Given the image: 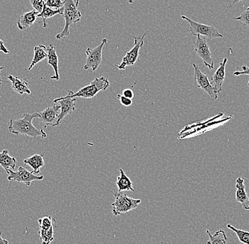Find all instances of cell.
<instances>
[{
  "label": "cell",
  "mask_w": 249,
  "mask_h": 244,
  "mask_svg": "<svg viewBox=\"0 0 249 244\" xmlns=\"http://www.w3.org/2000/svg\"><path fill=\"white\" fill-rule=\"evenodd\" d=\"M35 118H40L38 113H25L22 117L17 119H11L8 130L10 133L16 135H25L34 138L38 136L46 138L47 134L43 130H38L33 124V120Z\"/></svg>",
  "instance_id": "cell-1"
},
{
  "label": "cell",
  "mask_w": 249,
  "mask_h": 244,
  "mask_svg": "<svg viewBox=\"0 0 249 244\" xmlns=\"http://www.w3.org/2000/svg\"><path fill=\"white\" fill-rule=\"evenodd\" d=\"M79 4V0H76V2L73 0H65V4L62 8V16L65 22V27L61 33L56 35V38L57 40L69 36L70 27L79 22L82 18V14L78 9Z\"/></svg>",
  "instance_id": "cell-2"
},
{
  "label": "cell",
  "mask_w": 249,
  "mask_h": 244,
  "mask_svg": "<svg viewBox=\"0 0 249 244\" xmlns=\"http://www.w3.org/2000/svg\"><path fill=\"white\" fill-rule=\"evenodd\" d=\"M110 85L108 79L106 77L95 78L94 80L89 85L83 87L76 93L73 91L68 92V95L72 98H91L94 97L99 91H106Z\"/></svg>",
  "instance_id": "cell-3"
},
{
  "label": "cell",
  "mask_w": 249,
  "mask_h": 244,
  "mask_svg": "<svg viewBox=\"0 0 249 244\" xmlns=\"http://www.w3.org/2000/svg\"><path fill=\"white\" fill-rule=\"evenodd\" d=\"M115 200L111 206L113 207L112 212L115 216L127 213L130 211L136 209L141 203L140 199L132 198L127 196V194L121 192L114 194Z\"/></svg>",
  "instance_id": "cell-4"
},
{
  "label": "cell",
  "mask_w": 249,
  "mask_h": 244,
  "mask_svg": "<svg viewBox=\"0 0 249 244\" xmlns=\"http://www.w3.org/2000/svg\"><path fill=\"white\" fill-rule=\"evenodd\" d=\"M181 18L188 23V24H189V32L195 36L200 35L201 36L202 35L205 38L210 39L222 38L223 37V35L213 26L196 22V21L190 19L189 18L185 16H182Z\"/></svg>",
  "instance_id": "cell-5"
},
{
  "label": "cell",
  "mask_w": 249,
  "mask_h": 244,
  "mask_svg": "<svg viewBox=\"0 0 249 244\" xmlns=\"http://www.w3.org/2000/svg\"><path fill=\"white\" fill-rule=\"evenodd\" d=\"M107 39L104 38L99 46L94 48H87L86 50L87 61L84 66V69L87 71L89 69H91L93 71H95L99 68L102 62L103 48L107 44Z\"/></svg>",
  "instance_id": "cell-6"
},
{
  "label": "cell",
  "mask_w": 249,
  "mask_h": 244,
  "mask_svg": "<svg viewBox=\"0 0 249 244\" xmlns=\"http://www.w3.org/2000/svg\"><path fill=\"white\" fill-rule=\"evenodd\" d=\"M147 34L144 33L141 37H134L135 40V46L130 49L129 52L126 53L125 56L123 58L122 61L120 65H116L118 69H125L127 66H133L138 60L139 57L140 49L144 45V38Z\"/></svg>",
  "instance_id": "cell-7"
},
{
  "label": "cell",
  "mask_w": 249,
  "mask_h": 244,
  "mask_svg": "<svg viewBox=\"0 0 249 244\" xmlns=\"http://www.w3.org/2000/svg\"><path fill=\"white\" fill-rule=\"evenodd\" d=\"M7 174L9 175L7 177V179L9 181H16L18 183H23L27 186H31L32 181H40L44 178V176L36 175L35 174L33 173V172H29L26 168L21 167V166L18 167L17 172L9 169Z\"/></svg>",
  "instance_id": "cell-8"
},
{
  "label": "cell",
  "mask_w": 249,
  "mask_h": 244,
  "mask_svg": "<svg viewBox=\"0 0 249 244\" xmlns=\"http://www.w3.org/2000/svg\"><path fill=\"white\" fill-rule=\"evenodd\" d=\"M195 51L197 56L202 59L204 65L208 69H214V61L212 57V53L210 50L209 46L207 43L206 38L198 35L194 43Z\"/></svg>",
  "instance_id": "cell-9"
},
{
  "label": "cell",
  "mask_w": 249,
  "mask_h": 244,
  "mask_svg": "<svg viewBox=\"0 0 249 244\" xmlns=\"http://www.w3.org/2000/svg\"><path fill=\"white\" fill-rule=\"evenodd\" d=\"M194 68V80L197 88L206 92L213 100H216L218 98V93L210 82L208 75L203 74L196 64H193Z\"/></svg>",
  "instance_id": "cell-10"
},
{
  "label": "cell",
  "mask_w": 249,
  "mask_h": 244,
  "mask_svg": "<svg viewBox=\"0 0 249 244\" xmlns=\"http://www.w3.org/2000/svg\"><path fill=\"white\" fill-rule=\"evenodd\" d=\"M76 98H72L67 95L65 97L54 99L53 102H57L60 106V114L59 115L56 126H58L67 115L71 114L76 110Z\"/></svg>",
  "instance_id": "cell-11"
},
{
  "label": "cell",
  "mask_w": 249,
  "mask_h": 244,
  "mask_svg": "<svg viewBox=\"0 0 249 244\" xmlns=\"http://www.w3.org/2000/svg\"><path fill=\"white\" fill-rule=\"evenodd\" d=\"M60 106L57 102H54V105L48 107L43 111L38 113L40 114V119L44 123V128L48 126L54 127L58 120L59 115L60 114Z\"/></svg>",
  "instance_id": "cell-12"
},
{
  "label": "cell",
  "mask_w": 249,
  "mask_h": 244,
  "mask_svg": "<svg viewBox=\"0 0 249 244\" xmlns=\"http://www.w3.org/2000/svg\"><path fill=\"white\" fill-rule=\"evenodd\" d=\"M227 58L224 59L223 61L219 64V67L211 78V83L213 88L215 89L218 94L222 91V85L225 81L226 75V65H227Z\"/></svg>",
  "instance_id": "cell-13"
},
{
  "label": "cell",
  "mask_w": 249,
  "mask_h": 244,
  "mask_svg": "<svg viewBox=\"0 0 249 244\" xmlns=\"http://www.w3.org/2000/svg\"><path fill=\"white\" fill-rule=\"evenodd\" d=\"M236 200L245 210H249V194L246 191L244 179L239 177L236 180Z\"/></svg>",
  "instance_id": "cell-14"
},
{
  "label": "cell",
  "mask_w": 249,
  "mask_h": 244,
  "mask_svg": "<svg viewBox=\"0 0 249 244\" xmlns=\"http://www.w3.org/2000/svg\"><path fill=\"white\" fill-rule=\"evenodd\" d=\"M38 12L35 9L26 12L23 15L20 16L17 21V26L18 29L21 31L27 30L31 28L33 25L36 22L37 18H38Z\"/></svg>",
  "instance_id": "cell-15"
},
{
  "label": "cell",
  "mask_w": 249,
  "mask_h": 244,
  "mask_svg": "<svg viewBox=\"0 0 249 244\" xmlns=\"http://www.w3.org/2000/svg\"><path fill=\"white\" fill-rule=\"evenodd\" d=\"M7 78L12 83V87L14 91L17 92V93L21 96L25 93L28 95L31 94V91L29 88L27 79H20V78L12 75L8 76Z\"/></svg>",
  "instance_id": "cell-16"
},
{
  "label": "cell",
  "mask_w": 249,
  "mask_h": 244,
  "mask_svg": "<svg viewBox=\"0 0 249 244\" xmlns=\"http://www.w3.org/2000/svg\"><path fill=\"white\" fill-rule=\"evenodd\" d=\"M47 52H48V64L52 66L54 71V75L51 77V79L53 80L58 81L60 79L58 56L56 52L55 48L51 44L48 48H47Z\"/></svg>",
  "instance_id": "cell-17"
},
{
  "label": "cell",
  "mask_w": 249,
  "mask_h": 244,
  "mask_svg": "<svg viewBox=\"0 0 249 244\" xmlns=\"http://www.w3.org/2000/svg\"><path fill=\"white\" fill-rule=\"evenodd\" d=\"M44 155L43 154H36L32 155L30 158H26L23 161V163L26 165L30 166L33 169V173H40V168L45 165L44 160H43Z\"/></svg>",
  "instance_id": "cell-18"
},
{
  "label": "cell",
  "mask_w": 249,
  "mask_h": 244,
  "mask_svg": "<svg viewBox=\"0 0 249 244\" xmlns=\"http://www.w3.org/2000/svg\"><path fill=\"white\" fill-rule=\"evenodd\" d=\"M116 184L118 187V192H122L124 191H134L132 181L126 175L123 169H120V176L117 178Z\"/></svg>",
  "instance_id": "cell-19"
},
{
  "label": "cell",
  "mask_w": 249,
  "mask_h": 244,
  "mask_svg": "<svg viewBox=\"0 0 249 244\" xmlns=\"http://www.w3.org/2000/svg\"><path fill=\"white\" fill-rule=\"evenodd\" d=\"M17 163V159L9 155L8 150H4L2 152H0V166L6 171L7 173L9 168L15 170Z\"/></svg>",
  "instance_id": "cell-20"
},
{
  "label": "cell",
  "mask_w": 249,
  "mask_h": 244,
  "mask_svg": "<svg viewBox=\"0 0 249 244\" xmlns=\"http://www.w3.org/2000/svg\"><path fill=\"white\" fill-rule=\"evenodd\" d=\"M48 58V52H47V48L44 45H39V46L34 47V56L31 62L30 66L28 68L29 71H31L34 66L45 59Z\"/></svg>",
  "instance_id": "cell-21"
},
{
  "label": "cell",
  "mask_w": 249,
  "mask_h": 244,
  "mask_svg": "<svg viewBox=\"0 0 249 244\" xmlns=\"http://www.w3.org/2000/svg\"><path fill=\"white\" fill-rule=\"evenodd\" d=\"M206 233L210 238V240L207 242V244H227L228 238L224 230H218L213 235L208 229L206 230Z\"/></svg>",
  "instance_id": "cell-22"
},
{
  "label": "cell",
  "mask_w": 249,
  "mask_h": 244,
  "mask_svg": "<svg viewBox=\"0 0 249 244\" xmlns=\"http://www.w3.org/2000/svg\"><path fill=\"white\" fill-rule=\"evenodd\" d=\"M59 15H62V9H52V8H50L45 5L41 13L38 14V17L43 19V27L46 28L47 26H48V24H47V20L52 18V17L54 16Z\"/></svg>",
  "instance_id": "cell-23"
},
{
  "label": "cell",
  "mask_w": 249,
  "mask_h": 244,
  "mask_svg": "<svg viewBox=\"0 0 249 244\" xmlns=\"http://www.w3.org/2000/svg\"><path fill=\"white\" fill-rule=\"evenodd\" d=\"M39 237L41 240L42 244H51L54 241L53 227L49 229H40L38 231Z\"/></svg>",
  "instance_id": "cell-24"
},
{
  "label": "cell",
  "mask_w": 249,
  "mask_h": 244,
  "mask_svg": "<svg viewBox=\"0 0 249 244\" xmlns=\"http://www.w3.org/2000/svg\"><path fill=\"white\" fill-rule=\"evenodd\" d=\"M228 229H231L235 234L237 236L238 239H239V242L241 243L244 244H249V231H244V230H241L236 229L232 225L228 224L227 225Z\"/></svg>",
  "instance_id": "cell-25"
},
{
  "label": "cell",
  "mask_w": 249,
  "mask_h": 244,
  "mask_svg": "<svg viewBox=\"0 0 249 244\" xmlns=\"http://www.w3.org/2000/svg\"><path fill=\"white\" fill-rule=\"evenodd\" d=\"M54 221V218H53L52 216H46V217H42L39 219L38 222L40 229H49L53 227Z\"/></svg>",
  "instance_id": "cell-26"
},
{
  "label": "cell",
  "mask_w": 249,
  "mask_h": 244,
  "mask_svg": "<svg viewBox=\"0 0 249 244\" xmlns=\"http://www.w3.org/2000/svg\"><path fill=\"white\" fill-rule=\"evenodd\" d=\"M65 0H46L47 7L53 9H60L63 7Z\"/></svg>",
  "instance_id": "cell-27"
},
{
  "label": "cell",
  "mask_w": 249,
  "mask_h": 244,
  "mask_svg": "<svg viewBox=\"0 0 249 244\" xmlns=\"http://www.w3.org/2000/svg\"><path fill=\"white\" fill-rule=\"evenodd\" d=\"M31 5L39 14L41 13L43 8L46 5V1L44 0H29Z\"/></svg>",
  "instance_id": "cell-28"
},
{
  "label": "cell",
  "mask_w": 249,
  "mask_h": 244,
  "mask_svg": "<svg viewBox=\"0 0 249 244\" xmlns=\"http://www.w3.org/2000/svg\"><path fill=\"white\" fill-rule=\"evenodd\" d=\"M235 20L240 21L244 24L249 26V7L241 14L239 16L235 17Z\"/></svg>",
  "instance_id": "cell-29"
},
{
  "label": "cell",
  "mask_w": 249,
  "mask_h": 244,
  "mask_svg": "<svg viewBox=\"0 0 249 244\" xmlns=\"http://www.w3.org/2000/svg\"><path fill=\"white\" fill-rule=\"evenodd\" d=\"M117 98L119 99L121 103L124 107H130L131 106L132 104V99L127 98L124 97L123 95L118 94L117 95Z\"/></svg>",
  "instance_id": "cell-30"
},
{
  "label": "cell",
  "mask_w": 249,
  "mask_h": 244,
  "mask_svg": "<svg viewBox=\"0 0 249 244\" xmlns=\"http://www.w3.org/2000/svg\"><path fill=\"white\" fill-rule=\"evenodd\" d=\"M241 68H242V71H239V70H237V71H236L234 73H233V75H249V66H246V65H243L242 67Z\"/></svg>",
  "instance_id": "cell-31"
},
{
  "label": "cell",
  "mask_w": 249,
  "mask_h": 244,
  "mask_svg": "<svg viewBox=\"0 0 249 244\" xmlns=\"http://www.w3.org/2000/svg\"><path fill=\"white\" fill-rule=\"evenodd\" d=\"M123 96L129 99H132L134 98V93L130 88H126L123 91Z\"/></svg>",
  "instance_id": "cell-32"
},
{
  "label": "cell",
  "mask_w": 249,
  "mask_h": 244,
  "mask_svg": "<svg viewBox=\"0 0 249 244\" xmlns=\"http://www.w3.org/2000/svg\"><path fill=\"white\" fill-rule=\"evenodd\" d=\"M0 51L6 54L10 53V51L4 46V42L1 40V39H0Z\"/></svg>",
  "instance_id": "cell-33"
},
{
  "label": "cell",
  "mask_w": 249,
  "mask_h": 244,
  "mask_svg": "<svg viewBox=\"0 0 249 244\" xmlns=\"http://www.w3.org/2000/svg\"><path fill=\"white\" fill-rule=\"evenodd\" d=\"M0 244H9V241L1 238V232H0Z\"/></svg>",
  "instance_id": "cell-34"
},
{
  "label": "cell",
  "mask_w": 249,
  "mask_h": 244,
  "mask_svg": "<svg viewBox=\"0 0 249 244\" xmlns=\"http://www.w3.org/2000/svg\"><path fill=\"white\" fill-rule=\"evenodd\" d=\"M4 69V66H0V85H1V82H6L5 81H3L1 77V71Z\"/></svg>",
  "instance_id": "cell-35"
},
{
  "label": "cell",
  "mask_w": 249,
  "mask_h": 244,
  "mask_svg": "<svg viewBox=\"0 0 249 244\" xmlns=\"http://www.w3.org/2000/svg\"><path fill=\"white\" fill-rule=\"evenodd\" d=\"M241 1H242V0H233L232 4H236V3L239 2Z\"/></svg>",
  "instance_id": "cell-36"
},
{
  "label": "cell",
  "mask_w": 249,
  "mask_h": 244,
  "mask_svg": "<svg viewBox=\"0 0 249 244\" xmlns=\"http://www.w3.org/2000/svg\"><path fill=\"white\" fill-rule=\"evenodd\" d=\"M127 3L128 4H132V3H134V0H127Z\"/></svg>",
  "instance_id": "cell-37"
},
{
  "label": "cell",
  "mask_w": 249,
  "mask_h": 244,
  "mask_svg": "<svg viewBox=\"0 0 249 244\" xmlns=\"http://www.w3.org/2000/svg\"><path fill=\"white\" fill-rule=\"evenodd\" d=\"M248 85H249V81Z\"/></svg>",
  "instance_id": "cell-38"
}]
</instances>
